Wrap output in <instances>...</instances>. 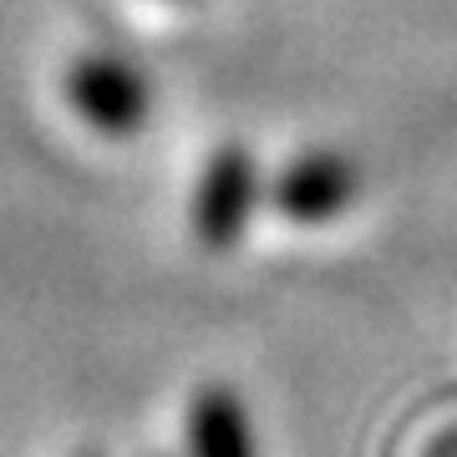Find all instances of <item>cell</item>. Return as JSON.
I'll list each match as a JSON object with an SVG mask.
<instances>
[{
    "label": "cell",
    "mask_w": 457,
    "mask_h": 457,
    "mask_svg": "<svg viewBox=\"0 0 457 457\" xmlns=\"http://www.w3.org/2000/svg\"><path fill=\"white\" fill-rule=\"evenodd\" d=\"M66 107L102 137H132L153 117V77L122 51H82L62 77Z\"/></svg>",
    "instance_id": "6da1fadb"
},
{
    "label": "cell",
    "mask_w": 457,
    "mask_h": 457,
    "mask_svg": "<svg viewBox=\"0 0 457 457\" xmlns=\"http://www.w3.org/2000/svg\"><path fill=\"white\" fill-rule=\"evenodd\" d=\"M82 457H97V453H82Z\"/></svg>",
    "instance_id": "8992f818"
},
{
    "label": "cell",
    "mask_w": 457,
    "mask_h": 457,
    "mask_svg": "<svg viewBox=\"0 0 457 457\" xmlns=\"http://www.w3.org/2000/svg\"><path fill=\"white\" fill-rule=\"evenodd\" d=\"M264 198L290 224H330L361 198V168L341 147H311V153H300L279 168L275 183H264Z\"/></svg>",
    "instance_id": "3957f363"
},
{
    "label": "cell",
    "mask_w": 457,
    "mask_h": 457,
    "mask_svg": "<svg viewBox=\"0 0 457 457\" xmlns=\"http://www.w3.org/2000/svg\"><path fill=\"white\" fill-rule=\"evenodd\" d=\"M183 442H188V457H260L254 417L245 396L224 381H209L194 392L188 417H183Z\"/></svg>",
    "instance_id": "277c9868"
},
{
    "label": "cell",
    "mask_w": 457,
    "mask_h": 457,
    "mask_svg": "<svg viewBox=\"0 0 457 457\" xmlns=\"http://www.w3.org/2000/svg\"><path fill=\"white\" fill-rule=\"evenodd\" d=\"M432 457H457V437H453V442H442V447H437Z\"/></svg>",
    "instance_id": "5b68a950"
},
{
    "label": "cell",
    "mask_w": 457,
    "mask_h": 457,
    "mask_svg": "<svg viewBox=\"0 0 457 457\" xmlns=\"http://www.w3.org/2000/svg\"><path fill=\"white\" fill-rule=\"evenodd\" d=\"M264 198L260 158L245 143H224L209 153V163L198 168V183L188 194V234L204 249L224 254L249 234V219Z\"/></svg>",
    "instance_id": "7a4b0ae2"
}]
</instances>
